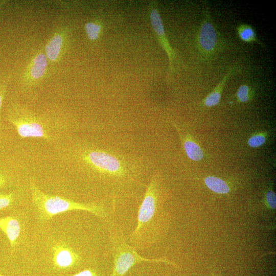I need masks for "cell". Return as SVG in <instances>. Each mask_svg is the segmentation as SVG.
Masks as SVG:
<instances>
[{"label":"cell","instance_id":"1","mask_svg":"<svg viewBox=\"0 0 276 276\" xmlns=\"http://www.w3.org/2000/svg\"><path fill=\"white\" fill-rule=\"evenodd\" d=\"M158 192L156 180L153 177L139 208L136 226L130 236V242L136 249L150 246L156 239L161 214Z\"/></svg>","mask_w":276,"mask_h":276},{"label":"cell","instance_id":"2","mask_svg":"<svg viewBox=\"0 0 276 276\" xmlns=\"http://www.w3.org/2000/svg\"><path fill=\"white\" fill-rule=\"evenodd\" d=\"M32 199L40 221H49L54 216L73 210L90 212L98 217H105L106 211L100 205L82 203L61 196L45 194L33 182L30 184Z\"/></svg>","mask_w":276,"mask_h":276},{"label":"cell","instance_id":"3","mask_svg":"<svg viewBox=\"0 0 276 276\" xmlns=\"http://www.w3.org/2000/svg\"><path fill=\"white\" fill-rule=\"evenodd\" d=\"M113 266L110 276H124L134 265L141 262H165L175 265L163 259H147L140 256L136 249L126 241L121 230L115 229L110 233Z\"/></svg>","mask_w":276,"mask_h":276},{"label":"cell","instance_id":"4","mask_svg":"<svg viewBox=\"0 0 276 276\" xmlns=\"http://www.w3.org/2000/svg\"><path fill=\"white\" fill-rule=\"evenodd\" d=\"M6 119L21 137L41 138L47 141L52 139L49 126L45 121L26 106L12 105L8 110Z\"/></svg>","mask_w":276,"mask_h":276},{"label":"cell","instance_id":"5","mask_svg":"<svg viewBox=\"0 0 276 276\" xmlns=\"http://www.w3.org/2000/svg\"><path fill=\"white\" fill-rule=\"evenodd\" d=\"M48 74V60L44 52L39 50L32 57L22 75V86L30 88L38 85Z\"/></svg>","mask_w":276,"mask_h":276},{"label":"cell","instance_id":"6","mask_svg":"<svg viewBox=\"0 0 276 276\" xmlns=\"http://www.w3.org/2000/svg\"><path fill=\"white\" fill-rule=\"evenodd\" d=\"M84 160L98 171L113 175H121L124 168L120 161L112 155L99 150L85 153Z\"/></svg>","mask_w":276,"mask_h":276},{"label":"cell","instance_id":"7","mask_svg":"<svg viewBox=\"0 0 276 276\" xmlns=\"http://www.w3.org/2000/svg\"><path fill=\"white\" fill-rule=\"evenodd\" d=\"M70 40V30L66 26L56 29L44 47V53L51 62H59L67 50Z\"/></svg>","mask_w":276,"mask_h":276},{"label":"cell","instance_id":"8","mask_svg":"<svg viewBox=\"0 0 276 276\" xmlns=\"http://www.w3.org/2000/svg\"><path fill=\"white\" fill-rule=\"evenodd\" d=\"M54 268L59 270L72 269L79 265L82 260L80 254L64 242H59L52 247Z\"/></svg>","mask_w":276,"mask_h":276},{"label":"cell","instance_id":"9","mask_svg":"<svg viewBox=\"0 0 276 276\" xmlns=\"http://www.w3.org/2000/svg\"><path fill=\"white\" fill-rule=\"evenodd\" d=\"M198 45L205 55H213L217 50V35L209 13H206L201 23L198 36Z\"/></svg>","mask_w":276,"mask_h":276},{"label":"cell","instance_id":"10","mask_svg":"<svg viewBox=\"0 0 276 276\" xmlns=\"http://www.w3.org/2000/svg\"><path fill=\"white\" fill-rule=\"evenodd\" d=\"M150 18L159 43L166 52L169 61V67L172 72L173 70V62L175 58L174 52L166 36L164 27L159 11L155 7H152L150 12Z\"/></svg>","mask_w":276,"mask_h":276},{"label":"cell","instance_id":"11","mask_svg":"<svg viewBox=\"0 0 276 276\" xmlns=\"http://www.w3.org/2000/svg\"><path fill=\"white\" fill-rule=\"evenodd\" d=\"M0 229L7 236L11 249H14L20 234L21 227L19 220L12 216L1 218Z\"/></svg>","mask_w":276,"mask_h":276},{"label":"cell","instance_id":"12","mask_svg":"<svg viewBox=\"0 0 276 276\" xmlns=\"http://www.w3.org/2000/svg\"><path fill=\"white\" fill-rule=\"evenodd\" d=\"M234 71V68H231L217 85L216 87L205 97L203 101V104L205 106L211 107L218 104L225 83Z\"/></svg>","mask_w":276,"mask_h":276},{"label":"cell","instance_id":"13","mask_svg":"<svg viewBox=\"0 0 276 276\" xmlns=\"http://www.w3.org/2000/svg\"><path fill=\"white\" fill-rule=\"evenodd\" d=\"M204 183L210 190L218 194H226L229 191L227 183L218 177L208 176L204 179Z\"/></svg>","mask_w":276,"mask_h":276},{"label":"cell","instance_id":"14","mask_svg":"<svg viewBox=\"0 0 276 276\" xmlns=\"http://www.w3.org/2000/svg\"><path fill=\"white\" fill-rule=\"evenodd\" d=\"M183 148L187 156L191 159L198 161L203 157V153L200 147L194 141L186 139L183 142Z\"/></svg>","mask_w":276,"mask_h":276},{"label":"cell","instance_id":"15","mask_svg":"<svg viewBox=\"0 0 276 276\" xmlns=\"http://www.w3.org/2000/svg\"><path fill=\"white\" fill-rule=\"evenodd\" d=\"M84 29L89 40L95 41L100 37L102 26L101 23L98 20L90 21L85 24Z\"/></svg>","mask_w":276,"mask_h":276},{"label":"cell","instance_id":"16","mask_svg":"<svg viewBox=\"0 0 276 276\" xmlns=\"http://www.w3.org/2000/svg\"><path fill=\"white\" fill-rule=\"evenodd\" d=\"M237 33L240 39L244 42L258 41L254 30L247 24H242L238 26Z\"/></svg>","mask_w":276,"mask_h":276},{"label":"cell","instance_id":"17","mask_svg":"<svg viewBox=\"0 0 276 276\" xmlns=\"http://www.w3.org/2000/svg\"><path fill=\"white\" fill-rule=\"evenodd\" d=\"M237 96L241 102H248L252 97L251 88L246 84L241 85L237 90Z\"/></svg>","mask_w":276,"mask_h":276},{"label":"cell","instance_id":"18","mask_svg":"<svg viewBox=\"0 0 276 276\" xmlns=\"http://www.w3.org/2000/svg\"><path fill=\"white\" fill-rule=\"evenodd\" d=\"M15 200L13 193L0 194V210L11 205Z\"/></svg>","mask_w":276,"mask_h":276},{"label":"cell","instance_id":"19","mask_svg":"<svg viewBox=\"0 0 276 276\" xmlns=\"http://www.w3.org/2000/svg\"><path fill=\"white\" fill-rule=\"evenodd\" d=\"M266 141L265 136L263 134H256L248 140V145L252 148H257L263 145Z\"/></svg>","mask_w":276,"mask_h":276},{"label":"cell","instance_id":"20","mask_svg":"<svg viewBox=\"0 0 276 276\" xmlns=\"http://www.w3.org/2000/svg\"><path fill=\"white\" fill-rule=\"evenodd\" d=\"M266 201L269 206L272 209H275L276 196L275 193L272 190L268 191L266 195Z\"/></svg>","mask_w":276,"mask_h":276},{"label":"cell","instance_id":"21","mask_svg":"<svg viewBox=\"0 0 276 276\" xmlns=\"http://www.w3.org/2000/svg\"><path fill=\"white\" fill-rule=\"evenodd\" d=\"M70 276H99L97 272L93 269L88 268Z\"/></svg>","mask_w":276,"mask_h":276},{"label":"cell","instance_id":"22","mask_svg":"<svg viewBox=\"0 0 276 276\" xmlns=\"http://www.w3.org/2000/svg\"><path fill=\"white\" fill-rule=\"evenodd\" d=\"M7 182V178L6 176L0 174V188L5 186Z\"/></svg>","mask_w":276,"mask_h":276},{"label":"cell","instance_id":"23","mask_svg":"<svg viewBox=\"0 0 276 276\" xmlns=\"http://www.w3.org/2000/svg\"><path fill=\"white\" fill-rule=\"evenodd\" d=\"M5 93H6L5 88H3V89H0V112H1V110Z\"/></svg>","mask_w":276,"mask_h":276},{"label":"cell","instance_id":"24","mask_svg":"<svg viewBox=\"0 0 276 276\" xmlns=\"http://www.w3.org/2000/svg\"><path fill=\"white\" fill-rule=\"evenodd\" d=\"M3 4H4V3L3 2H0V11Z\"/></svg>","mask_w":276,"mask_h":276},{"label":"cell","instance_id":"25","mask_svg":"<svg viewBox=\"0 0 276 276\" xmlns=\"http://www.w3.org/2000/svg\"><path fill=\"white\" fill-rule=\"evenodd\" d=\"M0 276H3V275H2L0 274Z\"/></svg>","mask_w":276,"mask_h":276}]
</instances>
